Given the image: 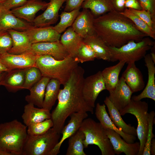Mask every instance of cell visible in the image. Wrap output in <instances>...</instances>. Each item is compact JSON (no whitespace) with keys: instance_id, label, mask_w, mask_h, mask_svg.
Returning a JSON list of instances; mask_svg holds the SVG:
<instances>
[{"instance_id":"6da1fadb","label":"cell","mask_w":155,"mask_h":155,"mask_svg":"<svg viewBox=\"0 0 155 155\" xmlns=\"http://www.w3.org/2000/svg\"><path fill=\"white\" fill-rule=\"evenodd\" d=\"M84 72V69L78 65L60 90L58 104L51 113V119L53 128L60 134L66 120L72 114L81 111L94 113V108L88 104L82 94Z\"/></svg>"},{"instance_id":"7a4b0ae2","label":"cell","mask_w":155,"mask_h":155,"mask_svg":"<svg viewBox=\"0 0 155 155\" xmlns=\"http://www.w3.org/2000/svg\"><path fill=\"white\" fill-rule=\"evenodd\" d=\"M94 26L96 34L109 46L120 47L148 36L131 20L115 10L95 18Z\"/></svg>"},{"instance_id":"3957f363","label":"cell","mask_w":155,"mask_h":155,"mask_svg":"<svg viewBox=\"0 0 155 155\" xmlns=\"http://www.w3.org/2000/svg\"><path fill=\"white\" fill-rule=\"evenodd\" d=\"M79 63L75 57L69 55L57 60L49 55H37L35 66L39 69L42 77L57 80L63 85Z\"/></svg>"},{"instance_id":"277c9868","label":"cell","mask_w":155,"mask_h":155,"mask_svg":"<svg viewBox=\"0 0 155 155\" xmlns=\"http://www.w3.org/2000/svg\"><path fill=\"white\" fill-rule=\"evenodd\" d=\"M27 127L16 119L0 124V147L11 155H22Z\"/></svg>"},{"instance_id":"5b68a950","label":"cell","mask_w":155,"mask_h":155,"mask_svg":"<svg viewBox=\"0 0 155 155\" xmlns=\"http://www.w3.org/2000/svg\"><path fill=\"white\" fill-rule=\"evenodd\" d=\"M79 129L85 135L83 141L84 148L88 147L89 145H95L99 147L102 155H115L105 129L99 122L91 118H86L84 120Z\"/></svg>"},{"instance_id":"8992f818","label":"cell","mask_w":155,"mask_h":155,"mask_svg":"<svg viewBox=\"0 0 155 155\" xmlns=\"http://www.w3.org/2000/svg\"><path fill=\"white\" fill-rule=\"evenodd\" d=\"M154 45V42L146 37L138 42L130 41L120 47L109 46L110 61H122L127 64L135 62L144 58Z\"/></svg>"},{"instance_id":"52a82bcc","label":"cell","mask_w":155,"mask_h":155,"mask_svg":"<svg viewBox=\"0 0 155 155\" xmlns=\"http://www.w3.org/2000/svg\"><path fill=\"white\" fill-rule=\"evenodd\" d=\"M60 134L53 127L38 135H28L22 155H49L59 141Z\"/></svg>"},{"instance_id":"ba28073f","label":"cell","mask_w":155,"mask_h":155,"mask_svg":"<svg viewBox=\"0 0 155 155\" xmlns=\"http://www.w3.org/2000/svg\"><path fill=\"white\" fill-rule=\"evenodd\" d=\"M148 105L145 101H136L131 99L130 102L124 108L119 111L121 116L129 113L134 115L137 121V136L140 147L138 155H142L148 130Z\"/></svg>"},{"instance_id":"9c48e42d","label":"cell","mask_w":155,"mask_h":155,"mask_svg":"<svg viewBox=\"0 0 155 155\" xmlns=\"http://www.w3.org/2000/svg\"><path fill=\"white\" fill-rule=\"evenodd\" d=\"M105 90L101 71L84 78L82 89V95L88 104L93 108L95 106L96 101L100 93Z\"/></svg>"},{"instance_id":"30bf717a","label":"cell","mask_w":155,"mask_h":155,"mask_svg":"<svg viewBox=\"0 0 155 155\" xmlns=\"http://www.w3.org/2000/svg\"><path fill=\"white\" fill-rule=\"evenodd\" d=\"M37 55L32 50L15 55L6 53L0 55V61L9 70L35 66Z\"/></svg>"},{"instance_id":"8fae6325","label":"cell","mask_w":155,"mask_h":155,"mask_svg":"<svg viewBox=\"0 0 155 155\" xmlns=\"http://www.w3.org/2000/svg\"><path fill=\"white\" fill-rule=\"evenodd\" d=\"M88 116L87 112L84 111L75 113L69 116L70 119L68 124L64 126L61 131V138L50 153L49 155H57L59 153L61 146L63 142L79 129L84 120L87 118Z\"/></svg>"},{"instance_id":"7c38bea8","label":"cell","mask_w":155,"mask_h":155,"mask_svg":"<svg viewBox=\"0 0 155 155\" xmlns=\"http://www.w3.org/2000/svg\"><path fill=\"white\" fill-rule=\"evenodd\" d=\"M49 3L42 0H27L23 5L10 10L17 17L34 24L36 14L41 10H45Z\"/></svg>"},{"instance_id":"4fadbf2b","label":"cell","mask_w":155,"mask_h":155,"mask_svg":"<svg viewBox=\"0 0 155 155\" xmlns=\"http://www.w3.org/2000/svg\"><path fill=\"white\" fill-rule=\"evenodd\" d=\"M109 93L108 99L119 111L130 102L133 93L121 77L115 88Z\"/></svg>"},{"instance_id":"5bb4252c","label":"cell","mask_w":155,"mask_h":155,"mask_svg":"<svg viewBox=\"0 0 155 155\" xmlns=\"http://www.w3.org/2000/svg\"><path fill=\"white\" fill-rule=\"evenodd\" d=\"M105 131L115 154L119 155L123 153L126 155H138L140 147V142L128 143L114 130L107 129Z\"/></svg>"},{"instance_id":"9a60e30c","label":"cell","mask_w":155,"mask_h":155,"mask_svg":"<svg viewBox=\"0 0 155 155\" xmlns=\"http://www.w3.org/2000/svg\"><path fill=\"white\" fill-rule=\"evenodd\" d=\"M95 18L89 9H83L71 26L74 31L84 39L95 34L94 26Z\"/></svg>"},{"instance_id":"2e32d148","label":"cell","mask_w":155,"mask_h":155,"mask_svg":"<svg viewBox=\"0 0 155 155\" xmlns=\"http://www.w3.org/2000/svg\"><path fill=\"white\" fill-rule=\"evenodd\" d=\"M32 50L37 55H49L57 60H63L69 55L60 40L32 44Z\"/></svg>"},{"instance_id":"e0dca14e","label":"cell","mask_w":155,"mask_h":155,"mask_svg":"<svg viewBox=\"0 0 155 155\" xmlns=\"http://www.w3.org/2000/svg\"><path fill=\"white\" fill-rule=\"evenodd\" d=\"M47 8L41 14L36 17L34 24L37 27L50 26L58 21L59 11L66 0H49Z\"/></svg>"},{"instance_id":"ac0fdd59","label":"cell","mask_w":155,"mask_h":155,"mask_svg":"<svg viewBox=\"0 0 155 155\" xmlns=\"http://www.w3.org/2000/svg\"><path fill=\"white\" fill-rule=\"evenodd\" d=\"M95 115L99 123L105 129H109L114 130L119 133L128 143H133L136 140V136L125 133L114 124L107 113L104 104H100L98 103L96 104Z\"/></svg>"},{"instance_id":"d6986e66","label":"cell","mask_w":155,"mask_h":155,"mask_svg":"<svg viewBox=\"0 0 155 155\" xmlns=\"http://www.w3.org/2000/svg\"><path fill=\"white\" fill-rule=\"evenodd\" d=\"M24 31L32 44L40 42L56 41L59 40L61 36L60 34L54 30L52 26H35Z\"/></svg>"},{"instance_id":"ffe728a7","label":"cell","mask_w":155,"mask_h":155,"mask_svg":"<svg viewBox=\"0 0 155 155\" xmlns=\"http://www.w3.org/2000/svg\"><path fill=\"white\" fill-rule=\"evenodd\" d=\"M148 71V78L147 84L142 92L137 95L131 97V99L138 101L145 98L155 101V66L150 54H146L144 57Z\"/></svg>"},{"instance_id":"44dd1931","label":"cell","mask_w":155,"mask_h":155,"mask_svg":"<svg viewBox=\"0 0 155 155\" xmlns=\"http://www.w3.org/2000/svg\"><path fill=\"white\" fill-rule=\"evenodd\" d=\"M127 64L121 77L133 93L143 90L145 84L141 71L136 67L135 62Z\"/></svg>"},{"instance_id":"7402d4cb","label":"cell","mask_w":155,"mask_h":155,"mask_svg":"<svg viewBox=\"0 0 155 155\" xmlns=\"http://www.w3.org/2000/svg\"><path fill=\"white\" fill-rule=\"evenodd\" d=\"M35 26L34 24L20 20L13 14L10 10L3 9L0 15V28L3 31L11 29L25 31Z\"/></svg>"},{"instance_id":"603a6c76","label":"cell","mask_w":155,"mask_h":155,"mask_svg":"<svg viewBox=\"0 0 155 155\" xmlns=\"http://www.w3.org/2000/svg\"><path fill=\"white\" fill-rule=\"evenodd\" d=\"M22 118L24 124L27 127L51 119V113L50 111L43 108H36L33 104L28 103L24 106Z\"/></svg>"},{"instance_id":"cb8c5ba5","label":"cell","mask_w":155,"mask_h":155,"mask_svg":"<svg viewBox=\"0 0 155 155\" xmlns=\"http://www.w3.org/2000/svg\"><path fill=\"white\" fill-rule=\"evenodd\" d=\"M7 31L10 35L13 42L12 47L7 53L17 55L32 50V44L24 31L20 32L11 29Z\"/></svg>"},{"instance_id":"d4e9b609","label":"cell","mask_w":155,"mask_h":155,"mask_svg":"<svg viewBox=\"0 0 155 155\" xmlns=\"http://www.w3.org/2000/svg\"><path fill=\"white\" fill-rule=\"evenodd\" d=\"M26 69H14L7 71L1 85L5 86L10 92H15L22 89Z\"/></svg>"},{"instance_id":"484cf974","label":"cell","mask_w":155,"mask_h":155,"mask_svg":"<svg viewBox=\"0 0 155 155\" xmlns=\"http://www.w3.org/2000/svg\"><path fill=\"white\" fill-rule=\"evenodd\" d=\"M60 41L69 55L75 57L83 41V38L74 31L71 26L64 32L60 36Z\"/></svg>"},{"instance_id":"4316f807","label":"cell","mask_w":155,"mask_h":155,"mask_svg":"<svg viewBox=\"0 0 155 155\" xmlns=\"http://www.w3.org/2000/svg\"><path fill=\"white\" fill-rule=\"evenodd\" d=\"M83 41L93 51L96 59L110 61L111 54L109 46L96 33L83 39Z\"/></svg>"},{"instance_id":"83f0119b","label":"cell","mask_w":155,"mask_h":155,"mask_svg":"<svg viewBox=\"0 0 155 155\" xmlns=\"http://www.w3.org/2000/svg\"><path fill=\"white\" fill-rule=\"evenodd\" d=\"M104 104L107 108L109 117L114 124L126 133L137 136L136 129L127 124L122 119L119 111L106 96L104 100Z\"/></svg>"},{"instance_id":"f1b7e54d","label":"cell","mask_w":155,"mask_h":155,"mask_svg":"<svg viewBox=\"0 0 155 155\" xmlns=\"http://www.w3.org/2000/svg\"><path fill=\"white\" fill-rule=\"evenodd\" d=\"M50 79L42 77L30 89V94L25 97L26 101L38 108H42L46 88Z\"/></svg>"},{"instance_id":"f546056e","label":"cell","mask_w":155,"mask_h":155,"mask_svg":"<svg viewBox=\"0 0 155 155\" xmlns=\"http://www.w3.org/2000/svg\"><path fill=\"white\" fill-rule=\"evenodd\" d=\"M125 63L120 61L116 64L104 68L102 74L106 90L109 92L116 87L119 80V76Z\"/></svg>"},{"instance_id":"4dcf8cb0","label":"cell","mask_w":155,"mask_h":155,"mask_svg":"<svg viewBox=\"0 0 155 155\" xmlns=\"http://www.w3.org/2000/svg\"><path fill=\"white\" fill-rule=\"evenodd\" d=\"M113 0H85L81 7L89 9L94 17H97L115 10Z\"/></svg>"},{"instance_id":"1f68e13d","label":"cell","mask_w":155,"mask_h":155,"mask_svg":"<svg viewBox=\"0 0 155 155\" xmlns=\"http://www.w3.org/2000/svg\"><path fill=\"white\" fill-rule=\"evenodd\" d=\"M61 85L58 80L50 79L46 88L42 108L51 110L57 99Z\"/></svg>"},{"instance_id":"d6a6232c","label":"cell","mask_w":155,"mask_h":155,"mask_svg":"<svg viewBox=\"0 0 155 155\" xmlns=\"http://www.w3.org/2000/svg\"><path fill=\"white\" fill-rule=\"evenodd\" d=\"M85 138L84 133L79 129L70 136L66 155H86L84 151L83 141Z\"/></svg>"},{"instance_id":"836d02e7","label":"cell","mask_w":155,"mask_h":155,"mask_svg":"<svg viewBox=\"0 0 155 155\" xmlns=\"http://www.w3.org/2000/svg\"><path fill=\"white\" fill-rule=\"evenodd\" d=\"M80 8L70 12L63 11L59 15L60 20L59 22L53 28L59 34L64 32L67 28L71 26L76 18L80 13Z\"/></svg>"},{"instance_id":"e575fe53","label":"cell","mask_w":155,"mask_h":155,"mask_svg":"<svg viewBox=\"0 0 155 155\" xmlns=\"http://www.w3.org/2000/svg\"><path fill=\"white\" fill-rule=\"evenodd\" d=\"M120 13L131 20L141 31L148 36L155 39V31L138 16L132 12L127 8H125L123 12Z\"/></svg>"},{"instance_id":"d590c367","label":"cell","mask_w":155,"mask_h":155,"mask_svg":"<svg viewBox=\"0 0 155 155\" xmlns=\"http://www.w3.org/2000/svg\"><path fill=\"white\" fill-rule=\"evenodd\" d=\"M42 77L40 71L36 67L33 66L26 68L22 89L30 90Z\"/></svg>"},{"instance_id":"8d00e7d4","label":"cell","mask_w":155,"mask_h":155,"mask_svg":"<svg viewBox=\"0 0 155 155\" xmlns=\"http://www.w3.org/2000/svg\"><path fill=\"white\" fill-rule=\"evenodd\" d=\"M53 122L51 119L30 125L27 127L28 134L32 135H38L46 133L53 127Z\"/></svg>"},{"instance_id":"74e56055","label":"cell","mask_w":155,"mask_h":155,"mask_svg":"<svg viewBox=\"0 0 155 155\" xmlns=\"http://www.w3.org/2000/svg\"><path fill=\"white\" fill-rule=\"evenodd\" d=\"M75 57L79 63H82L94 61L96 59V56L90 47L83 41Z\"/></svg>"},{"instance_id":"f35d334b","label":"cell","mask_w":155,"mask_h":155,"mask_svg":"<svg viewBox=\"0 0 155 155\" xmlns=\"http://www.w3.org/2000/svg\"><path fill=\"white\" fill-rule=\"evenodd\" d=\"M155 113L154 111H151L148 113V130L146 140L144 148L142 155H150V147L152 139L155 137L153 133V125Z\"/></svg>"},{"instance_id":"ab89813d","label":"cell","mask_w":155,"mask_h":155,"mask_svg":"<svg viewBox=\"0 0 155 155\" xmlns=\"http://www.w3.org/2000/svg\"><path fill=\"white\" fill-rule=\"evenodd\" d=\"M12 44V38L7 30L0 32V55L7 53Z\"/></svg>"},{"instance_id":"60d3db41","label":"cell","mask_w":155,"mask_h":155,"mask_svg":"<svg viewBox=\"0 0 155 155\" xmlns=\"http://www.w3.org/2000/svg\"><path fill=\"white\" fill-rule=\"evenodd\" d=\"M128 9L145 22L151 28L155 31V23L152 21L150 13L149 11L143 9L138 10L131 8Z\"/></svg>"},{"instance_id":"b9f144b4","label":"cell","mask_w":155,"mask_h":155,"mask_svg":"<svg viewBox=\"0 0 155 155\" xmlns=\"http://www.w3.org/2000/svg\"><path fill=\"white\" fill-rule=\"evenodd\" d=\"M139 0L143 9L150 12L152 20L155 23V0Z\"/></svg>"},{"instance_id":"7bdbcfd3","label":"cell","mask_w":155,"mask_h":155,"mask_svg":"<svg viewBox=\"0 0 155 155\" xmlns=\"http://www.w3.org/2000/svg\"><path fill=\"white\" fill-rule=\"evenodd\" d=\"M27 0H6L1 3L3 9L10 10L24 5Z\"/></svg>"},{"instance_id":"ee69618b","label":"cell","mask_w":155,"mask_h":155,"mask_svg":"<svg viewBox=\"0 0 155 155\" xmlns=\"http://www.w3.org/2000/svg\"><path fill=\"white\" fill-rule=\"evenodd\" d=\"M85 0H66L64 11L70 12L81 7Z\"/></svg>"},{"instance_id":"f6af8a7d","label":"cell","mask_w":155,"mask_h":155,"mask_svg":"<svg viewBox=\"0 0 155 155\" xmlns=\"http://www.w3.org/2000/svg\"><path fill=\"white\" fill-rule=\"evenodd\" d=\"M124 6L125 8H131L138 10L143 9L139 0H126Z\"/></svg>"},{"instance_id":"bcb514c9","label":"cell","mask_w":155,"mask_h":155,"mask_svg":"<svg viewBox=\"0 0 155 155\" xmlns=\"http://www.w3.org/2000/svg\"><path fill=\"white\" fill-rule=\"evenodd\" d=\"M126 0H113V4L114 9L119 13L123 12L125 8V3Z\"/></svg>"},{"instance_id":"7dc6e473","label":"cell","mask_w":155,"mask_h":155,"mask_svg":"<svg viewBox=\"0 0 155 155\" xmlns=\"http://www.w3.org/2000/svg\"><path fill=\"white\" fill-rule=\"evenodd\" d=\"M150 155H155V139L153 138L151 141L150 150Z\"/></svg>"},{"instance_id":"c3c4849f","label":"cell","mask_w":155,"mask_h":155,"mask_svg":"<svg viewBox=\"0 0 155 155\" xmlns=\"http://www.w3.org/2000/svg\"><path fill=\"white\" fill-rule=\"evenodd\" d=\"M151 49V52L150 54V57L153 61L155 63V45L152 47Z\"/></svg>"},{"instance_id":"681fc988","label":"cell","mask_w":155,"mask_h":155,"mask_svg":"<svg viewBox=\"0 0 155 155\" xmlns=\"http://www.w3.org/2000/svg\"><path fill=\"white\" fill-rule=\"evenodd\" d=\"M9 70L0 61V72L7 71Z\"/></svg>"},{"instance_id":"f907efd6","label":"cell","mask_w":155,"mask_h":155,"mask_svg":"<svg viewBox=\"0 0 155 155\" xmlns=\"http://www.w3.org/2000/svg\"><path fill=\"white\" fill-rule=\"evenodd\" d=\"M0 155H11V154L3 150L0 147Z\"/></svg>"},{"instance_id":"816d5d0a","label":"cell","mask_w":155,"mask_h":155,"mask_svg":"<svg viewBox=\"0 0 155 155\" xmlns=\"http://www.w3.org/2000/svg\"><path fill=\"white\" fill-rule=\"evenodd\" d=\"M7 72H0V86L1 85L2 81Z\"/></svg>"},{"instance_id":"f5cc1de1","label":"cell","mask_w":155,"mask_h":155,"mask_svg":"<svg viewBox=\"0 0 155 155\" xmlns=\"http://www.w3.org/2000/svg\"><path fill=\"white\" fill-rule=\"evenodd\" d=\"M3 9L1 3H0V15Z\"/></svg>"},{"instance_id":"db71d44e","label":"cell","mask_w":155,"mask_h":155,"mask_svg":"<svg viewBox=\"0 0 155 155\" xmlns=\"http://www.w3.org/2000/svg\"><path fill=\"white\" fill-rule=\"evenodd\" d=\"M6 0H0V3H3Z\"/></svg>"},{"instance_id":"11a10c76","label":"cell","mask_w":155,"mask_h":155,"mask_svg":"<svg viewBox=\"0 0 155 155\" xmlns=\"http://www.w3.org/2000/svg\"><path fill=\"white\" fill-rule=\"evenodd\" d=\"M4 31L3 30H1V28H0V32H2V31Z\"/></svg>"}]
</instances>
